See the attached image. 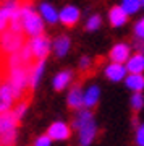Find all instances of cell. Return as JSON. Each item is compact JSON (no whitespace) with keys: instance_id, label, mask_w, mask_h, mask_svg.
<instances>
[{"instance_id":"cell-18","label":"cell","mask_w":144,"mask_h":146,"mask_svg":"<svg viewBox=\"0 0 144 146\" xmlns=\"http://www.w3.org/2000/svg\"><path fill=\"white\" fill-rule=\"evenodd\" d=\"M39 11H41V16L47 21V23H52V25H54V23L58 21V13H57V10L50 5V3H41Z\"/></svg>"},{"instance_id":"cell-3","label":"cell","mask_w":144,"mask_h":146,"mask_svg":"<svg viewBox=\"0 0 144 146\" xmlns=\"http://www.w3.org/2000/svg\"><path fill=\"white\" fill-rule=\"evenodd\" d=\"M31 47V52L34 55V60H41V58H47L49 52H50V39L46 36L44 33L39 36L31 37V41L28 42Z\"/></svg>"},{"instance_id":"cell-8","label":"cell","mask_w":144,"mask_h":146,"mask_svg":"<svg viewBox=\"0 0 144 146\" xmlns=\"http://www.w3.org/2000/svg\"><path fill=\"white\" fill-rule=\"evenodd\" d=\"M129 54H131V47L125 42H120V44H115L110 50V60L117 63H125L129 58Z\"/></svg>"},{"instance_id":"cell-6","label":"cell","mask_w":144,"mask_h":146,"mask_svg":"<svg viewBox=\"0 0 144 146\" xmlns=\"http://www.w3.org/2000/svg\"><path fill=\"white\" fill-rule=\"evenodd\" d=\"M47 135L50 136V140H68L70 136H71V128L70 125H67L65 122H55V123H52L49 127V130H47Z\"/></svg>"},{"instance_id":"cell-20","label":"cell","mask_w":144,"mask_h":146,"mask_svg":"<svg viewBox=\"0 0 144 146\" xmlns=\"http://www.w3.org/2000/svg\"><path fill=\"white\" fill-rule=\"evenodd\" d=\"M120 7H122L128 15H133V13H136V11L141 8V3H139V0H123Z\"/></svg>"},{"instance_id":"cell-12","label":"cell","mask_w":144,"mask_h":146,"mask_svg":"<svg viewBox=\"0 0 144 146\" xmlns=\"http://www.w3.org/2000/svg\"><path fill=\"white\" fill-rule=\"evenodd\" d=\"M44 63H46V58H41V60H36L32 63L31 70H29V89H34L39 83V80L42 76V72H44Z\"/></svg>"},{"instance_id":"cell-21","label":"cell","mask_w":144,"mask_h":146,"mask_svg":"<svg viewBox=\"0 0 144 146\" xmlns=\"http://www.w3.org/2000/svg\"><path fill=\"white\" fill-rule=\"evenodd\" d=\"M29 102H31V98H28V99H21L18 101V104H16V107L13 109V112H15L16 119L21 120V117H23V114L26 112V109H28V106H29Z\"/></svg>"},{"instance_id":"cell-15","label":"cell","mask_w":144,"mask_h":146,"mask_svg":"<svg viewBox=\"0 0 144 146\" xmlns=\"http://www.w3.org/2000/svg\"><path fill=\"white\" fill-rule=\"evenodd\" d=\"M70 46H71V41L68 36H60L57 37L55 42H54V50H55L57 57H65L70 50Z\"/></svg>"},{"instance_id":"cell-14","label":"cell","mask_w":144,"mask_h":146,"mask_svg":"<svg viewBox=\"0 0 144 146\" xmlns=\"http://www.w3.org/2000/svg\"><path fill=\"white\" fill-rule=\"evenodd\" d=\"M71 78H73L71 70H63V72H60L55 78H54V89H55V91H63V89L70 84Z\"/></svg>"},{"instance_id":"cell-7","label":"cell","mask_w":144,"mask_h":146,"mask_svg":"<svg viewBox=\"0 0 144 146\" xmlns=\"http://www.w3.org/2000/svg\"><path fill=\"white\" fill-rule=\"evenodd\" d=\"M68 107L71 110H78L84 106V93L81 91V81H78L68 93Z\"/></svg>"},{"instance_id":"cell-17","label":"cell","mask_w":144,"mask_h":146,"mask_svg":"<svg viewBox=\"0 0 144 146\" xmlns=\"http://www.w3.org/2000/svg\"><path fill=\"white\" fill-rule=\"evenodd\" d=\"M126 86L134 93H141L144 89V76L141 73H131L126 76Z\"/></svg>"},{"instance_id":"cell-16","label":"cell","mask_w":144,"mask_h":146,"mask_svg":"<svg viewBox=\"0 0 144 146\" xmlns=\"http://www.w3.org/2000/svg\"><path fill=\"white\" fill-rule=\"evenodd\" d=\"M91 120H94L92 112H91V110H89V109H83V110L78 109V114L75 115V119H73V128L79 130L81 127H84L86 123H89Z\"/></svg>"},{"instance_id":"cell-5","label":"cell","mask_w":144,"mask_h":146,"mask_svg":"<svg viewBox=\"0 0 144 146\" xmlns=\"http://www.w3.org/2000/svg\"><path fill=\"white\" fill-rule=\"evenodd\" d=\"M79 16H81V11L78 10L76 7L67 5V7H63V10L60 11L58 20L67 28H73V26H76V23L79 21Z\"/></svg>"},{"instance_id":"cell-26","label":"cell","mask_w":144,"mask_h":146,"mask_svg":"<svg viewBox=\"0 0 144 146\" xmlns=\"http://www.w3.org/2000/svg\"><path fill=\"white\" fill-rule=\"evenodd\" d=\"M136 143H138V146H144V127H139V128H138Z\"/></svg>"},{"instance_id":"cell-2","label":"cell","mask_w":144,"mask_h":146,"mask_svg":"<svg viewBox=\"0 0 144 146\" xmlns=\"http://www.w3.org/2000/svg\"><path fill=\"white\" fill-rule=\"evenodd\" d=\"M24 44V33H18L13 29L2 31V34H0V57L5 58L10 54L18 52Z\"/></svg>"},{"instance_id":"cell-22","label":"cell","mask_w":144,"mask_h":146,"mask_svg":"<svg viewBox=\"0 0 144 146\" xmlns=\"http://www.w3.org/2000/svg\"><path fill=\"white\" fill-rule=\"evenodd\" d=\"M100 23H102L100 15H92L88 21H86V29H88V31H96V29H99Z\"/></svg>"},{"instance_id":"cell-9","label":"cell","mask_w":144,"mask_h":146,"mask_svg":"<svg viewBox=\"0 0 144 146\" xmlns=\"http://www.w3.org/2000/svg\"><path fill=\"white\" fill-rule=\"evenodd\" d=\"M78 131H79V146H89L92 143L96 133H97V127L94 123V120H91L89 123L81 127Z\"/></svg>"},{"instance_id":"cell-13","label":"cell","mask_w":144,"mask_h":146,"mask_svg":"<svg viewBox=\"0 0 144 146\" xmlns=\"http://www.w3.org/2000/svg\"><path fill=\"white\" fill-rule=\"evenodd\" d=\"M126 70L129 73H143L144 72V55L141 52H136L133 57L126 60Z\"/></svg>"},{"instance_id":"cell-10","label":"cell","mask_w":144,"mask_h":146,"mask_svg":"<svg viewBox=\"0 0 144 146\" xmlns=\"http://www.w3.org/2000/svg\"><path fill=\"white\" fill-rule=\"evenodd\" d=\"M126 67H125L123 63H117V62H112L110 65H107L105 68V76L108 80H112V81H122L125 78V75H126Z\"/></svg>"},{"instance_id":"cell-29","label":"cell","mask_w":144,"mask_h":146,"mask_svg":"<svg viewBox=\"0 0 144 146\" xmlns=\"http://www.w3.org/2000/svg\"><path fill=\"white\" fill-rule=\"evenodd\" d=\"M143 127H144V125H143Z\"/></svg>"},{"instance_id":"cell-1","label":"cell","mask_w":144,"mask_h":146,"mask_svg":"<svg viewBox=\"0 0 144 146\" xmlns=\"http://www.w3.org/2000/svg\"><path fill=\"white\" fill-rule=\"evenodd\" d=\"M18 123L20 120L16 119L13 110L0 114V143L2 146H15Z\"/></svg>"},{"instance_id":"cell-27","label":"cell","mask_w":144,"mask_h":146,"mask_svg":"<svg viewBox=\"0 0 144 146\" xmlns=\"http://www.w3.org/2000/svg\"><path fill=\"white\" fill-rule=\"evenodd\" d=\"M134 47H136L138 52H141L144 55V39H136L134 41Z\"/></svg>"},{"instance_id":"cell-19","label":"cell","mask_w":144,"mask_h":146,"mask_svg":"<svg viewBox=\"0 0 144 146\" xmlns=\"http://www.w3.org/2000/svg\"><path fill=\"white\" fill-rule=\"evenodd\" d=\"M99 96H100V89L97 86H91L86 91V94H84V106L89 107V109L96 107V104H97V101H99Z\"/></svg>"},{"instance_id":"cell-23","label":"cell","mask_w":144,"mask_h":146,"mask_svg":"<svg viewBox=\"0 0 144 146\" xmlns=\"http://www.w3.org/2000/svg\"><path fill=\"white\" fill-rule=\"evenodd\" d=\"M144 106V96L141 93H136L133 94V98H131V107H133L134 112H139V110L143 109Z\"/></svg>"},{"instance_id":"cell-24","label":"cell","mask_w":144,"mask_h":146,"mask_svg":"<svg viewBox=\"0 0 144 146\" xmlns=\"http://www.w3.org/2000/svg\"><path fill=\"white\" fill-rule=\"evenodd\" d=\"M134 34H136L138 39H144V18H141V20L136 23V26H134Z\"/></svg>"},{"instance_id":"cell-4","label":"cell","mask_w":144,"mask_h":146,"mask_svg":"<svg viewBox=\"0 0 144 146\" xmlns=\"http://www.w3.org/2000/svg\"><path fill=\"white\" fill-rule=\"evenodd\" d=\"M13 102H15L13 89H11L10 83H8V81H5V83L0 84V114L11 110Z\"/></svg>"},{"instance_id":"cell-25","label":"cell","mask_w":144,"mask_h":146,"mask_svg":"<svg viewBox=\"0 0 144 146\" xmlns=\"http://www.w3.org/2000/svg\"><path fill=\"white\" fill-rule=\"evenodd\" d=\"M50 136L49 135H42L34 141V146H50Z\"/></svg>"},{"instance_id":"cell-11","label":"cell","mask_w":144,"mask_h":146,"mask_svg":"<svg viewBox=\"0 0 144 146\" xmlns=\"http://www.w3.org/2000/svg\"><path fill=\"white\" fill-rule=\"evenodd\" d=\"M108 20H110V25L113 28L123 26L125 23L128 21V13L122 8V7H113L108 11Z\"/></svg>"},{"instance_id":"cell-28","label":"cell","mask_w":144,"mask_h":146,"mask_svg":"<svg viewBox=\"0 0 144 146\" xmlns=\"http://www.w3.org/2000/svg\"><path fill=\"white\" fill-rule=\"evenodd\" d=\"M139 3H141V8H144V0H139Z\"/></svg>"}]
</instances>
